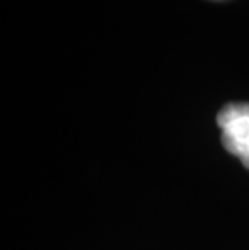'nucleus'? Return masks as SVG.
<instances>
[{
  "instance_id": "nucleus-1",
  "label": "nucleus",
  "mask_w": 249,
  "mask_h": 250,
  "mask_svg": "<svg viewBox=\"0 0 249 250\" xmlns=\"http://www.w3.org/2000/svg\"><path fill=\"white\" fill-rule=\"evenodd\" d=\"M217 126L222 129V146L228 153L240 158L249 169V104L231 102L217 113Z\"/></svg>"
}]
</instances>
